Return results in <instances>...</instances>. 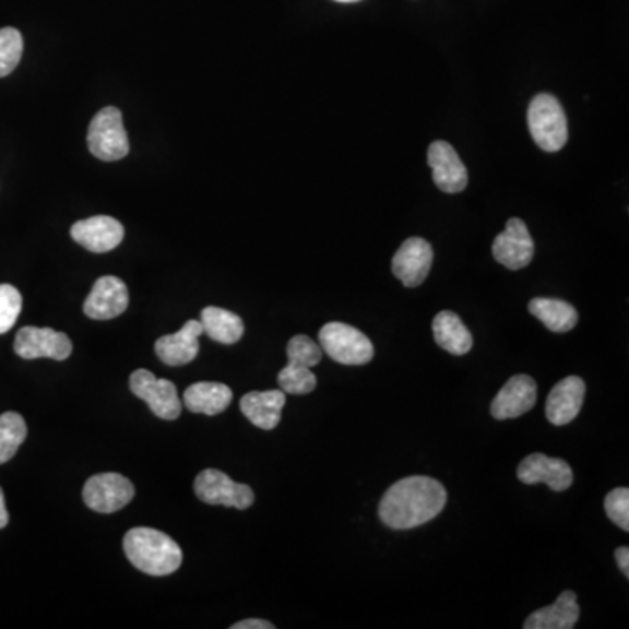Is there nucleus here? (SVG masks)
Listing matches in <instances>:
<instances>
[{"label": "nucleus", "instance_id": "nucleus-1", "mask_svg": "<svg viewBox=\"0 0 629 629\" xmlns=\"http://www.w3.org/2000/svg\"><path fill=\"white\" fill-rule=\"evenodd\" d=\"M448 502L444 486L427 476H411L387 489L380 518L389 529L411 530L432 521Z\"/></svg>", "mask_w": 629, "mask_h": 629}, {"label": "nucleus", "instance_id": "nucleus-2", "mask_svg": "<svg viewBox=\"0 0 629 629\" xmlns=\"http://www.w3.org/2000/svg\"><path fill=\"white\" fill-rule=\"evenodd\" d=\"M122 547L130 563L147 575H171L182 565L179 544L159 530L131 529L124 535Z\"/></svg>", "mask_w": 629, "mask_h": 629}, {"label": "nucleus", "instance_id": "nucleus-3", "mask_svg": "<svg viewBox=\"0 0 629 629\" xmlns=\"http://www.w3.org/2000/svg\"><path fill=\"white\" fill-rule=\"evenodd\" d=\"M529 128L535 144L547 151L556 153L563 149L568 140L567 114L559 104L558 98L549 93H541L530 102Z\"/></svg>", "mask_w": 629, "mask_h": 629}, {"label": "nucleus", "instance_id": "nucleus-4", "mask_svg": "<svg viewBox=\"0 0 629 629\" xmlns=\"http://www.w3.org/2000/svg\"><path fill=\"white\" fill-rule=\"evenodd\" d=\"M319 345L323 354L345 366H364L375 357L371 340L348 323H325L319 332Z\"/></svg>", "mask_w": 629, "mask_h": 629}, {"label": "nucleus", "instance_id": "nucleus-5", "mask_svg": "<svg viewBox=\"0 0 629 629\" xmlns=\"http://www.w3.org/2000/svg\"><path fill=\"white\" fill-rule=\"evenodd\" d=\"M87 147L102 162H119L130 153V140L118 107H105L96 112L87 130Z\"/></svg>", "mask_w": 629, "mask_h": 629}, {"label": "nucleus", "instance_id": "nucleus-6", "mask_svg": "<svg viewBox=\"0 0 629 629\" xmlns=\"http://www.w3.org/2000/svg\"><path fill=\"white\" fill-rule=\"evenodd\" d=\"M135 497V488L128 477L118 472H104L86 480L83 489V500L92 511L110 514L121 511L122 507Z\"/></svg>", "mask_w": 629, "mask_h": 629}, {"label": "nucleus", "instance_id": "nucleus-7", "mask_svg": "<svg viewBox=\"0 0 629 629\" xmlns=\"http://www.w3.org/2000/svg\"><path fill=\"white\" fill-rule=\"evenodd\" d=\"M194 491L201 502L210 506L235 507V509H249L253 503L252 488L241 483H235L232 477L217 471V468H205L198 474L194 479Z\"/></svg>", "mask_w": 629, "mask_h": 629}, {"label": "nucleus", "instance_id": "nucleus-8", "mask_svg": "<svg viewBox=\"0 0 629 629\" xmlns=\"http://www.w3.org/2000/svg\"><path fill=\"white\" fill-rule=\"evenodd\" d=\"M130 390L137 397L147 402L154 415L162 419H177L182 413V402L177 395V387L170 380L156 378L147 369H137L130 376Z\"/></svg>", "mask_w": 629, "mask_h": 629}, {"label": "nucleus", "instance_id": "nucleus-9", "mask_svg": "<svg viewBox=\"0 0 629 629\" xmlns=\"http://www.w3.org/2000/svg\"><path fill=\"white\" fill-rule=\"evenodd\" d=\"M14 352L17 357L26 358V360H34V358L66 360L72 354V341L66 332L28 325L17 331Z\"/></svg>", "mask_w": 629, "mask_h": 629}, {"label": "nucleus", "instance_id": "nucleus-10", "mask_svg": "<svg viewBox=\"0 0 629 629\" xmlns=\"http://www.w3.org/2000/svg\"><path fill=\"white\" fill-rule=\"evenodd\" d=\"M494 258L507 270L518 271L529 266L535 253V244L529 227L521 218L507 221L506 229L495 238Z\"/></svg>", "mask_w": 629, "mask_h": 629}, {"label": "nucleus", "instance_id": "nucleus-11", "mask_svg": "<svg viewBox=\"0 0 629 629\" xmlns=\"http://www.w3.org/2000/svg\"><path fill=\"white\" fill-rule=\"evenodd\" d=\"M432 245L424 238H410L399 247L393 256V275L406 287H418L424 284L432 268Z\"/></svg>", "mask_w": 629, "mask_h": 629}, {"label": "nucleus", "instance_id": "nucleus-12", "mask_svg": "<svg viewBox=\"0 0 629 629\" xmlns=\"http://www.w3.org/2000/svg\"><path fill=\"white\" fill-rule=\"evenodd\" d=\"M518 479L524 485L549 486L553 491H567L573 483L572 467L565 460L544 453H532L520 463Z\"/></svg>", "mask_w": 629, "mask_h": 629}, {"label": "nucleus", "instance_id": "nucleus-13", "mask_svg": "<svg viewBox=\"0 0 629 629\" xmlns=\"http://www.w3.org/2000/svg\"><path fill=\"white\" fill-rule=\"evenodd\" d=\"M128 302L130 296L124 282L118 276H102L84 301V313L93 320L116 319L127 311Z\"/></svg>", "mask_w": 629, "mask_h": 629}, {"label": "nucleus", "instance_id": "nucleus-14", "mask_svg": "<svg viewBox=\"0 0 629 629\" xmlns=\"http://www.w3.org/2000/svg\"><path fill=\"white\" fill-rule=\"evenodd\" d=\"M428 165L432 168L434 182L441 191L454 194L467 188V168L444 140H437L428 147Z\"/></svg>", "mask_w": 629, "mask_h": 629}, {"label": "nucleus", "instance_id": "nucleus-15", "mask_svg": "<svg viewBox=\"0 0 629 629\" xmlns=\"http://www.w3.org/2000/svg\"><path fill=\"white\" fill-rule=\"evenodd\" d=\"M70 236L90 252L105 253L121 244L124 238V227L109 215H95V217L75 223L70 229Z\"/></svg>", "mask_w": 629, "mask_h": 629}, {"label": "nucleus", "instance_id": "nucleus-16", "mask_svg": "<svg viewBox=\"0 0 629 629\" xmlns=\"http://www.w3.org/2000/svg\"><path fill=\"white\" fill-rule=\"evenodd\" d=\"M537 402V383L529 375H515L503 384L491 402V416L495 419L520 418L533 410Z\"/></svg>", "mask_w": 629, "mask_h": 629}, {"label": "nucleus", "instance_id": "nucleus-17", "mask_svg": "<svg viewBox=\"0 0 629 629\" xmlns=\"http://www.w3.org/2000/svg\"><path fill=\"white\" fill-rule=\"evenodd\" d=\"M201 334H203V325L200 320H189L183 323L179 332L159 337L154 349L159 360L166 366H186L200 354Z\"/></svg>", "mask_w": 629, "mask_h": 629}, {"label": "nucleus", "instance_id": "nucleus-18", "mask_svg": "<svg viewBox=\"0 0 629 629\" xmlns=\"http://www.w3.org/2000/svg\"><path fill=\"white\" fill-rule=\"evenodd\" d=\"M585 383L579 376H567L549 392L546 416L550 424L563 427L577 418L584 404Z\"/></svg>", "mask_w": 629, "mask_h": 629}, {"label": "nucleus", "instance_id": "nucleus-19", "mask_svg": "<svg viewBox=\"0 0 629 629\" xmlns=\"http://www.w3.org/2000/svg\"><path fill=\"white\" fill-rule=\"evenodd\" d=\"M285 392L268 390V392H249L240 401V410L250 424L262 430H273L278 427L282 411L285 406Z\"/></svg>", "mask_w": 629, "mask_h": 629}, {"label": "nucleus", "instance_id": "nucleus-20", "mask_svg": "<svg viewBox=\"0 0 629 629\" xmlns=\"http://www.w3.org/2000/svg\"><path fill=\"white\" fill-rule=\"evenodd\" d=\"M581 617L573 591H563L549 607L538 608L524 620V629H572Z\"/></svg>", "mask_w": 629, "mask_h": 629}, {"label": "nucleus", "instance_id": "nucleus-21", "mask_svg": "<svg viewBox=\"0 0 629 629\" xmlns=\"http://www.w3.org/2000/svg\"><path fill=\"white\" fill-rule=\"evenodd\" d=\"M233 401V392L227 384L215 381H200L192 383L183 392V406L198 415H221L229 407Z\"/></svg>", "mask_w": 629, "mask_h": 629}, {"label": "nucleus", "instance_id": "nucleus-22", "mask_svg": "<svg viewBox=\"0 0 629 629\" xmlns=\"http://www.w3.org/2000/svg\"><path fill=\"white\" fill-rule=\"evenodd\" d=\"M434 340L437 345L446 349L448 354L462 355L468 354L472 348V334L467 325L462 322L459 314L453 311H441L436 314L432 322Z\"/></svg>", "mask_w": 629, "mask_h": 629}, {"label": "nucleus", "instance_id": "nucleus-23", "mask_svg": "<svg viewBox=\"0 0 629 629\" xmlns=\"http://www.w3.org/2000/svg\"><path fill=\"white\" fill-rule=\"evenodd\" d=\"M200 322L206 336L223 345H235L244 337V320L233 311L217 306H206L205 310L201 311Z\"/></svg>", "mask_w": 629, "mask_h": 629}, {"label": "nucleus", "instance_id": "nucleus-24", "mask_svg": "<svg viewBox=\"0 0 629 629\" xmlns=\"http://www.w3.org/2000/svg\"><path fill=\"white\" fill-rule=\"evenodd\" d=\"M530 313L541 320L550 332H568L579 322V313L570 302L549 297H535L529 305Z\"/></svg>", "mask_w": 629, "mask_h": 629}, {"label": "nucleus", "instance_id": "nucleus-25", "mask_svg": "<svg viewBox=\"0 0 629 629\" xmlns=\"http://www.w3.org/2000/svg\"><path fill=\"white\" fill-rule=\"evenodd\" d=\"M25 439L26 424L22 415L14 411L0 415V465L13 459Z\"/></svg>", "mask_w": 629, "mask_h": 629}, {"label": "nucleus", "instance_id": "nucleus-26", "mask_svg": "<svg viewBox=\"0 0 629 629\" xmlns=\"http://www.w3.org/2000/svg\"><path fill=\"white\" fill-rule=\"evenodd\" d=\"M278 384L282 392L306 395V393L313 392L317 387V376L311 371V367L288 363L278 372Z\"/></svg>", "mask_w": 629, "mask_h": 629}, {"label": "nucleus", "instance_id": "nucleus-27", "mask_svg": "<svg viewBox=\"0 0 629 629\" xmlns=\"http://www.w3.org/2000/svg\"><path fill=\"white\" fill-rule=\"evenodd\" d=\"M23 37L16 28H0V78L11 74L22 60Z\"/></svg>", "mask_w": 629, "mask_h": 629}, {"label": "nucleus", "instance_id": "nucleus-28", "mask_svg": "<svg viewBox=\"0 0 629 629\" xmlns=\"http://www.w3.org/2000/svg\"><path fill=\"white\" fill-rule=\"evenodd\" d=\"M322 355L323 352L319 343H314L311 337L299 334V336H294L293 340L288 341V363L313 367L322 360Z\"/></svg>", "mask_w": 629, "mask_h": 629}, {"label": "nucleus", "instance_id": "nucleus-29", "mask_svg": "<svg viewBox=\"0 0 629 629\" xmlns=\"http://www.w3.org/2000/svg\"><path fill=\"white\" fill-rule=\"evenodd\" d=\"M22 294L16 287L0 284V334L11 331L22 311Z\"/></svg>", "mask_w": 629, "mask_h": 629}, {"label": "nucleus", "instance_id": "nucleus-30", "mask_svg": "<svg viewBox=\"0 0 629 629\" xmlns=\"http://www.w3.org/2000/svg\"><path fill=\"white\" fill-rule=\"evenodd\" d=\"M605 512L619 529L629 532V489H612L605 497Z\"/></svg>", "mask_w": 629, "mask_h": 629}, {"label": "nucleus", "instance_id": "nucleus-31", "mask_svg": "<svg viewBox=\"0 0 629 629\" xmlns=\"http://www.w3.org/2000/svg\"><path fill=\"white\" fill-rule=\"evenodd\" d=\"M232 629H275V626L268 622V620L247 619L236 622V625L232 626Z\"/></svg>", "mask_w": 629, "mask_h": 629}, {"label": "nucleus", "instance_id": "nucleus-32", "mask_svg": "<svg viewBox=\"0 0 629 629\" xmlns=\"http://www.w3.org/2000/svg\"><path fill=\"white\" fill-rule=\"evenodd\" d=\"M617 565H619L620 572L629 577V549L628 547H619L616 550Z\"/></svg>", "mask_w": 629, "mask_h": 629}, {"label": "nucleus", "instance_id": "nucleus-33", "mask_svg": "<svg viewBox=\"0 0 629 629\" xmlns=\"http://www.w3.org/2000/svg\"><path fill=\"white\" fill-rule=\"evenodd\" d=\"M9 523L8 509H5L4 491L0 488V530L5 529Z\"/></svg>", "mask_w": 629, "mask_h": 629}, {"label": "nucleus", "instance_id": "nucleus-34", "mask_svg": "<svg viewBox=\"0 0 629 629\" xmlns=\"http://www.w3.org/2000/svg\"><path fill=\"white\" fill-rule=\"evenodd\" d=\"M336 2H343V4H349V2H358V0H336Z\"/></svg>", "mask_w": 629, "mask_h": 629}]
</instances>
